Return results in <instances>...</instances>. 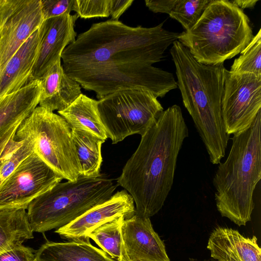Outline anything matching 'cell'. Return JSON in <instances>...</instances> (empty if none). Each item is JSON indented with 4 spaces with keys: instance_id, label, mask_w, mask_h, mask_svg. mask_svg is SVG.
I'll return each mask as SVG.
<instances>
[{
    "instance_id": "cell-26",
    "label": "cell",
    "mask_w": 261,
    "mask_h": 261,
    "mask_svg": "<svg viewBox=\"0 0 261 261\" xmlns=\"http://www.w3.org/2000/svg\"><path fill=\"white\" fill-rule=\"evenodd\" d=\"M211 2L208 0H177L169 16L179 22L185 31H188L198 21Z\"/></svg>"
},
{
    "instance_id": "cell-18",
    "label": "cell",
    "mask_w": 261,
    "mask_h": 261,
    "mask_svg": "<svg viewBox=\"0 0 261 261\" xmlns=\"http://www.w3.org/2000/svg\"><path fill=\"white\" fill-rule=\"evenodd\" d=\"M41 82L36 80L0 97V133L20 124L39 105Z\"/></svg>"
},
{
    "instance_id": "cell-27",
    "label": "cell",
    "mask_w": 261,
    "mask_h": 261,
    "mask_svg": "<svg viewBox=\"0 0 261 261\" xmlns=\"http://www.w3.org/2000/svg\"><path fill=\"white\" fill-rule=\"evenodd\" d=\"M111 0H74L73 11L87 19L110 16Z\"/></svg>"
},
{
    "instance_id": "cell-37",
    "label": "cell",
    "mask_w": 261,
    "mask_h": 261,
    "mask_svg": "<svg viewBox=\"0 0 261 261\" xmlns=\"http://www.w3.org/2000/svg\"><path fill=\"white\" fill-rule=\"evenodd\" d=\"M34 261H36L35 260Z\"/></svg>"
},
{
    "instance_id": "cell-19",
    "label": "cell",
    "mask_w": 261,
    "mask_h": 261,
    "mask_svg": "<svg viewBox=\"0 0 261 261\" xmlns=\"http://www.w3.org/2000/svg\"><path fill=\"white\" fill-rule=\"evenodd\" d=\"M36 261H116L90 240L46 241L35 251Z\"/></svg>"
},
{
    "instance_id": "cell-9",
    "label": "cell",
    "mask_w": 261,
    "mask_h": 261,
    "mask_svg": "<svg viewBox=\"0 0 261 261\" xmlns=\"http://www.w3.org/2000/svg\"><path fill=\"white\" fill-rule=\"evenodd\" d=\"M63 179L34 152L0 186V209L27 210Z\"/></svg>"
},
{
    "instance_id": "cell-16",
    "label": "cell",
    "mask_w": 261,
    "mask_h": 261,
    "mask_svg": "<svg viewBox=\"0 0 261 261\" xmlns=\"http://www.w3.org/2000/svg\"><path fill=\"white\" fill-rule=\"evenodd\" d=\"M40 41L39 28L0 69V97L17 91L31 82Z\"/></svg>"
},
{
    "instance_id": "cell-34",
    "label": "cell",
    "mask_w": 261,
    "mask_h": 261,
    "mask_svg": "<svg viewBox=\"0 0 261 261\" xmlns=\"http://www.w3.org/2000/svg\"><path fill=\"white\" fill-rule=\"evenodd\" d=\"M9 2V0H0V13L6 8Z\"/></svg>"
},
{
    "instance_id": "cell-4",
    "label": "cell",
    "mask_w": 261,
    "mask_h": 261,
    "mask_svg": "<svg viewBox=\"0 0 261 261\" xmlns=\"http://www.w3.org/2000/svg\"><path fill=\"white\" fill-rule=\"evenodd\" d=\"M261 110L245 129L233 135L229 154L213 179L218 211L237 225L251 220L254 191L261 178Z\"/></svg>"
},
{
    "instance_id": "cell-10",
    "label": "cell",
    "mask_w": 261,
    "mask_h": 261,
    "mask_svg": "<svg viewBox=\"0 0 261 261\" xmlns=\"http://www.w3.org/2000/svg\"><path fill=\"white\" fill-rule=\"evenodd\" d=\"M260 109L261 77L226 70L221 102L226 133L234 135L245 129Z\"/></svg>"
},
{
    "instance_id": "cell-14",
    "label": "cell",
    "mask_w": 261,
    "mask_h": 261,
    "mask_svg": "<svg viewBox=\"0 0 261 261\" xmlns=\"http://www.w3.org/2000/svg\"><path fill=\"white\" fill-rule=\"evenodd\" d=\"M121 234L127 261H170L164 243L149 218L135 214L125 219Z\"/></svg>"
},
{
    "instance_id": "cell-17",
    "label": "cell",
    "mask_w": 261,
    "mask_h": 261,
    "mask_svg": "<svg viewBox=\"0 0 261 261\" xmlns=\"http://www.w3.org/2000/svg\"><path fill=\"white\" fill-rule=\"evenodd\" d=\"M61 60L58 59L40 80L39 106L51 112L66 109L82 94L81 86L65 73Z\"/></svg>"
},
{
    "instance_id": "cell-21",
    "label": "cell",
    "mask_w": 261,
    "mask_h": 261,
    "mask_svg": "<svg viewBox=\"0 0 261 261\" xmlns=\"http://www.w3.org/2000/svg\"><path fill=\"white\" fill-rule=\"evenodd\" d=\"M71 133L81 167L80 176H100L101 148L105 140L84 130L71 128Z\"/></svg>"
},
{
    "instance_id": "cell-2",
    "label": "cell",
    "mask_w": 261,
    "mask_h": 261,
    "mask_svg": "<svg viewBox=\"0 0 261 261\" xmlns=\"http://www.w3.org/2000/svg\"><path fill=\"white\" fill-rule=\"evenodd\" d=\"M188 128L179 106L164 110L123 167L117 185L133 197L135 214L149 218L163 207L173 185L178 155Z\"/></svg>"
},
{
    "instance_id": "cell-5",
    "label": "cell",
    "mask_w": 261,
    "mask_h": 261,
    "mask_svg": "<svg viewBox=\"0 0 261 261\" xmlns=\"http://www.w3.org/2000/svg\"><path fill=\"white\" fill-rule=\"evenodd\" d=\"M253 37L249 19L227 0H212L199 19L178 41L205 65L223 63L240 54Z\"/></svg>"
},
{
    "instance_id": "cell-6",
    "label": "cell",
    "mask_w": 261,
    "mask_h": 261,
    "mask_svg": "<svg viewBox=\"0 0 261 261\" xmlns=\"http://www.w3.org/2000/svg\"><path fill=\"white\" fill-rule=\"evenodd\" d=\"M116 188L112 179L102 175L59 182L29 204L31 228L33 232L43 233L62 227L107 201Z\"/></svg>"
},
{
    "instance_id": "cell-29",
    "label": "cell",
    "mask_w": 261,
    "mask_h": 261,
    "mask_svg": "<svg viewBox=\"0 0 261 261\" xmlns=\"http://www.w3.org/2000/svg\"><path fill=\"white\" fill-rule=\"evenodd\" d=\"M35 252L32 248L18 244L0 254V261H34Z\"/></svg>"
},
{
    "instance_id": "cell-35",
    "label": "cell",
    "mask_w": 261,
    "mask_h": 261,
    "mask_svg": "<svg viewBox=\"0 0 261 261\" xmlns=\"http://www.w3.org/2000/svg\"><path fill=\"white\" fill-rule=\"evenodd\" d=\"M6 15H7V12L4 11L3 13L1 18L0 19V33H1V29H2V26L3 25V22L5 19Z\"/></svg>"
},
{
    "instance_id": "cell-8",
    "label": "cell",
    "mask_w": 261,
    "mask_h": 261,
    "mask_svg": "<svg viewBox=\"0 0 261 261\" xmlns=\"http://www.w3.org/2000/svg\"><path fill=\"white\" fill-rule=\"evenodd\" d=\"M97 110L107 137L113 144L132 135L142 136L164 111L157 97L143 88L112 93L98 100Z\"/></svg>"
},
{
    "instance_id": "cell-22",
    "label": "cell",
    "mask_w": 261,
    "mask_h": 261,
    "mask_svg": "<svg viewBox=\"0 0 261 261\" xmlns=\"http://www.w3.org/2000/svg\"><path fill=\"white\" fill-rule=\"evenodd\" d=\"M33 238L25 209H0V254Z\"/></svg>"
},
{
    "instance_id": "cell-25",
    "label": "cell",
    "mask_w": 261,
    "mask_h": 261,
    "mask_svg": "<svg viewBox=\"0 0 261 261\" xmlns=\"http://www.w3.org/2000/svg\"><path fill=\"white\" fill-rule=\"evenodd\" d=\"M231 66L229 71L233 73L253 74L261 77V29L240 53Z\"/></svg>"
},
{
    "instance_id": "cell-32",
    "label": "cell",
    "mask_w": 261,
    "mask_h": 261,
    "mask_svg": "<svg viewBox=\"0 0 261 261\" xmlns=\"http://www.w3.org/2000/svg\"><path fill=\"white\" fill-rule=\"evenodd\" d=\"M20 124L13 126L0 133V156L8 141L15 136Z\"/></svg>"
},
{
    "instance_id": "cell-36",
    "label": "cell",
    "mask_w": 261,
    "mask_h": 261,
    "mask_svg": "<svg viewBox=\"0 0 261 261\" xmlns=\"http://www.w3.org/2000/svg\"><path fill=\"white\" fill-rule=\"evenodd\" d=\"M8 3H9V2H8ZM7 6H6V7H7ZM5 9H4V10H5ZM3 12H2L0 13V19H1V17H2V14H3Z\"/></svg>"
},
{
    "instance_id": "cell-11",
    "label": "cell",
    "mask_w": 261,
    "mask_h": 261,
    "mask_svg": "<svg viewBox=\"0 0 261 261\" xmlns=\"http://www.w3.org/2000/svg\"><path fill=\"white\" fill-rule=\"evenodd\" d=\"M43 21L41 0H13L0 33V69Z\"/></svg>"
},
{
    "instance_id": "cell-13",
    "label": "cell",
    "mask_w": 261,
    "mask_h": 261,
    "mask_svg": "<svg viewBox=\"0 0 261 261\" xmlns=\"http://www.w3.org/2000/svg\"><path fill=\"white\" fill-rule=\"evenodd\" d=\"M135 212L132 196L125 190H122L55 232L69 240H90L88 234L98 227L119 217L128 219Z\"/></svg>"
},
{
    "instance_id": "cell-3",
    "label": "cell",
    "mask_w": 261,
    "mask_h": 261,
    "mask_svg": "<svg viewBox=\"0 0 261 261\" xmlns=\"http://www.w3.org/2000/svg\"><path fill=\"white\" fill-rule=\"evenodd\" d=\"M172 45L170 51L183 104L193 120L211 162L218 164L225 156L230 137L221 111L227 69L224 63L212 65L198 62L178 40Z\"/></svg>"
},
{
    "instance_id": "cell-24",
    "label": "cell",
    "mask_w": 261,
    "mask_h": 261,
    "mask_svg": "<svg viewBox=\"0 0 261 261\" xmlns=\"http://www.w3.org/2000/svg\"><path fill=\"white\" fill-rule=\"evenodd\" d=\"M14 137L8 141L0 156V186L24 160L34 152V145L31 141L16 140Z\"/></svg>"
},
{
    "instance_id": "cell-15",
    "label": "cell",
    "mask_w": 261,
    "mask_h": 261,
    "mask_svg": "<svg viewBox=\"0 0 261 261\" xmlns=\"http://www.w3.org/2000/svg\"><path fill=\"white\" fill-rule=\"evenodd\" d=\"M255 236L245 237L238 230L218 227L211 233L207 248L217 261H261V249Z\"/></svg>"
},
{
    "instance_id": "cell-23",
    "label": "cell",
    "mask_w": 261,
    "mask_h": 261,
    "mask_svg": "<svg viewBox=\"0 0 261 261\" xmlns=\"http://www.w3.org/2000/svg\"><path fill=\"white\" fill-rule=\"evenodd\" d=\"M125 219L124 216L116 218L98 227L88 236L116 261H127L121 234V227Z\"/></svg>"
},
{
    "instance_id": "cell-28",
    "label": "cell",
    "mask_w": 261,
    "mask_h": 261,
    "mask_svg": "<svg viewBox=\"0 0 261 261\" xmlns=\"http://www.w3.org/2000/svg\"><path fill=\"white\" fill-rule=\"evenodd\" d=\"M74 0H41V10L44 20L73 11Z\"/></svg>"
},
{
    "instance_id": "cell-7",
    "label": "cell",
    "mask_w": 261,
    "mask_h": 261,
    "mask_svg": "<svg viewBox=\"0 0 261 261\" xmlns=\"http://www.w3.org/2000/svg\"><path fill=\"white\" fill-rule=\"evenodd\" d=\"M16 140L31 141L34 152L68 181H75L81 167L71 129L62 116L37 106L20 123Z\"/></svg>"
},
{
    "instance_id": "cell-31",
    "label": "cell",
    "mask_w": 261,
    "mask_h": 261,
    "mask_svg": "<svg viewBox=\"0 0 261 261\" xmlns=\"http://www.w3.org/2000/svg\"><path fill=\"white\" fill-rule=\"evenodd\" d=\"M134 0H111L110 15L112 19L119 20V18L132 5Z\"/></svg>"
},
{
    "instance_id": "cell-20",
    "label": "cell",
    "mask_w": 261,
    "mask_h": 261,
    "mask_svg": "<svg viewBox=\"0 0 261 261\" xmlns=\"http://www.w3.org/2000/svg\"><path fill=\"white\" fill-rule=\"evenodd\" d=\"M98 100L81 94L66 109L58 111L70 127L89 132L100 138H108L97 110Z\"/></svg>"
},
{
    "instance_id": "cell-33",
    "label": "cell",
    "mask_w": 261,
    "mask_h": 261,
    "mask_svg": "<svg viewBox=\"0 0 261 261\" xmlns=\"http://www.w3.org/2000/svg\"><path fill=\"white\" fill-rule=\"evenodd\" d=\"M234 6L240 9H251L255 6L258 0H233L230 1Z\"/></svg>"
},
{
    "instance_id": "cell-12",
    "label": "cell",
    "mask_w": 261,
    "mask_h": 261,
    "mask_svg": "<svg viewBox=\"0 0 261 261\" xmlns=\"http://www.w3.org/2000/svg\"><path fill=\"white\" fill-rule=\"evenodd\" d=\"M76 14H64L44 20L41 26L40 41L30 81L41 80L59 59L65 48L76 38L74 30Z\"/></svg>"
},
{
    "instance_id": "cell-30",
    "label": "cell",
    "mask_w": 261,
    "mask_h": 261,
    "mask_svg": "<svg viewBox=\"0 0 261 261\" xmlns=\"http://www.w3.org/2000/svg\"><path fill=\"white\" fill-rule=\"evenodd\" d=\"M177 0H145L146 6L154 13H166L170 15Z\"/></svg>"
},
{
    "instance_id": "cell-1",
    "label": "cell",
    "mask_w": 261,
    "mask_h": 261,
    "mask_svg": "<svg viewBox=\"0 0 261 261\" xmlns=\"http://www.w3.org/2000/svg\"><path fill=\"white\" fill-rule=\"evenodd\" d=\"M133 27L109 19L93 23L61 55L65 73L100 99L116 91L143 88L157 98L177 88L172 73L152 66L161 61L180 33Z\"/></svg>"
}]
</instances>
